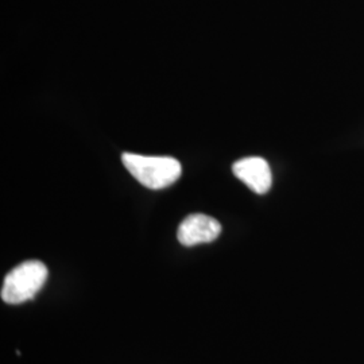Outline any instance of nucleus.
<instances>
[{
    "label": "nucleus",
    "mask_w": 364,
    "mask_h": 364,
    "mask_svg": "<svg viewBox=\"0 0 364 364\" xmlns=\"http://www.w3.org/2000/svg\"><path fill=\"white\" fill-rule=\"evenodd\" d=\"M124 168L131 176L149 189H164L177 181L181 176V164L171 156H149L124 153Z\"/></svg>",
    "instance_id": "obj_1"
},
{
    "label": "nucleus",
    "mask_w": 364,
    "mask_h": 364,
    "mask_svg": "<svg viewBox=\"0 0 364 364\" xmlns=\"http://www.w3.org/2000/svg\"><path fill=\"white\" fill-rule=\"evenodd\" d=\"M220 232L219 221L203 213H195L183 219L178 227L177 237L182 246L192 247L196 245L213 242L219 237Z\"/></svg>",
    "instance_id": "obj_3"
},
{
    "label": "nucleus",
    "mask_w": 364,
    "mask_h": 364,
    "mask_svg": "<svg viewBox=\"0 0 364 364\" xmlns=\"http://www.w3.org/2000/svg\"><path fill=\"white\" fill-rule=\"evenodd\" d=\"M48 267L39 260H27L6 275L1 287V299L16 305L34 299L48 279Z\"/></svg>",
    "instance_id": "obj_2"
},
{
    "label": "nucleus",
    "mask_w": 364,
    "mask_h": 364,
    "mask_svg": "<svg viewBox=\"0 0 364 364\" xmlns=\"http://www.w3.org/2000/svg\"><path fill=\"white\" fill-rule=\"evenodd\" d=\"M232 170L235 176L245 182L254 193L264 195L270 191L273 176L266 159L260 156H247L235 162Z\"/></svg>",
    "instance_id": "obj_4"
}]
</instances>
